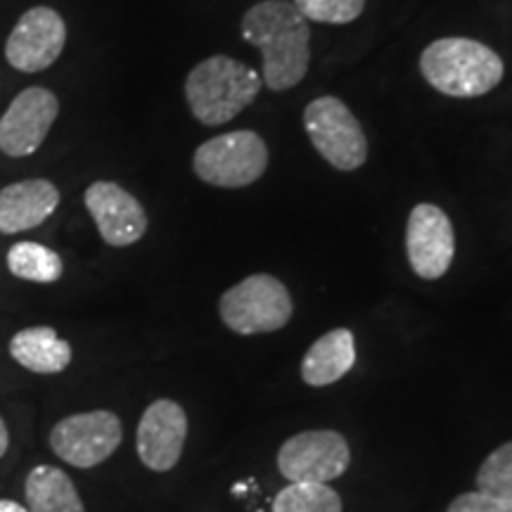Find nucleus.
Here are the masks:
<instances>
[{
	"mask_svg": "<svg viewBox=\"0 0 512 512\" xmlns=\"http://www.w3.org/2000/svg\"><path fill=\"white\" fill-rule=\"evenodd\" d=\"M185 439H188V415L181 403L171 399L152 401L138 422V458L152 472L174 470L183 456Z\"/></svg>",
	"mask_w": 512,
	"mask_h": 512,
	"instance_id": "f8f14e48",
	"label": "nucleus"
},
{
	"mask_svg": "<svg viewBox=\"0 0 512 512\" xmlns=\"http://www.w3.org/2000/svg\"><path fill=\"white\" fill-rule=\"evenodd\" d=\"M273 512H342V498L328 484L290 482L275 496Z\"/></svg>",
	"mask_w": 512,
	"mask_h": 512,
	"instance_id": "6ab92c4d",
	"label": "nucleus"
},
{
	"mask_svg": "<svg viewBox=\"0 0 512 512\" xmlns=\"http://www.w3.org/2000/svg\"><path fill=\"white\" fill-rule=\"evenodd\" d=\"M304 128L318 155L337 171H356L366 164V131L354 112L335 95H323L306 107Z\"/></svg>",
	"mask_w": 512,
	"mask_h": 512,
	"instance_id": "423d86ee",
	"label": "nucleus"
},
{
	"mask_svg": "<svg viewBox=\"0 0 512 512\" xmlns=\"http://www.w3.org/2000/svg\"><path fill=\"white\" fill-rule=\"evenodd\" d=\"M294 311L292 297L278 278L256 273L223 292L221 320L238 335H266L285 328Z\"/></svg>",
	"mask_w": 512,
	"mask_h": 512,
	"instance_id": "20e7f679",
	"label": "nucleus"
},
{
	"mask_svg": "<svg viewBox=\"0 0 512 512\" xmlns=\"http://www.w3.org/2000/svg\"><path fill=\"white\" fill-rule=\"evenodd\" d=\"M100 238L110 247H131L147 233V214L131 192L112 181H95L83 195Z\"/></svg>",
	"mask_w": 512,
	"mask_h": 512,
	"instance_id": "ddd939ff",
	"label": "nucleus"
},
{
	"mask_svg": "<svg viewBox=\"0 0 512 512\" xmlns=\"http://www.w3.org/2000/svg\"><path fill=\"white\" fill-rule=\"evenodd\" d=\"M29 512H86L72 477L60 467L38 465L24 482Z\"/></svg>",
	"mask_w": 512,
	"mask_h": 512,
	"instance_id": "f3484780",
	"label": "nucleus"
},
{
	"mask_svg": "<svg viewBox=\"0 0 512 512\" xmlns=\"http://www.w3.org/2000/svg\"><path fill=\"white\" fill-rule=\"evenodd\" d=\"M356 363L354 332L337 328L313 342L302 361V380L309 387H328L342 380Z\"/></svg>",
	"mask_w": 512,
	"mask_h": 512,
	"instance_id": "dca6fc26",
	"label": "nucleus"
},
{
	"mask_svg": "<svg viewBox=\"0 0 512 512\" xmlns=\"http://www.w3.org/2000/svg\"><path fill=\"white\" fill-rule=\"evenodd\" d=\"M10 448V432H8V425H5V420L0 418V458L8 453Z\"/></svg>",
	"mask_w": 512,
	"mask_h": 512,
	"instance_id": "5701e85b",
	"label": "nucleus"
},
{
	"mask_svg": "<svg viewBox=\"0 0 512 512\" xmlns=\"http://www.w3.org/2000/svg\"><path fill=\"white\" fill-rule=\"evenodd\" d=\"M242 36L261 50V81L275 93L302 83L311 62V29L302 12L287 0L256 3L242 17Z\"/></svg>",
	"mask_w": 512,
	"mask_h": 512,
	"instance_id": "f257e3e1",
	"label": "nucleus"
},
{
	"mask_svg": "<svg viewBox=\"0 0 512 512\" xmlns=\"http://www.w3.org/2000/svg\"><path fill=\"white\" fill-rule=\"evenodd\" d=\"M192 169L214 188H247L268 169V147L254 131L223 133L197 147Z\"/></svg>",
	"mask_w": 512,
	"mask_h": 512,
	"instance_id": "39448f33",
	"label": "nucleus"
},
{
	"mask_svg": "<svg viewBox=\"0 0 512 512\" xmlns=\"http://www.w3.org/2000/svg\"><path fill=\"white\" fill-rule=\"evenodd\" d=\"M446 512H512V498L484 494V491H467L448 505Z\"/></svg>",
	"mask_w": 512,
	"mask_h": 512,
	"instance_id": "4be33fe9",
	"label": "nucleus"
},
{
	"mask_svg": "<svg viewBox=\"0 0 512 512\" xmlns=\"http://www.w3.org/2000/svg\"><path fill=\"white\" fill-rule=\"evenodd\" d=\"M67 43V24L62 15L38 5L17 19L5 43V60L22 74H38L53 67Z\"/></svg>",
	"mask_w": 512,
	"mask_h": 512,
	"instance_id": "1a4fd4ad",
	"label": "nucleus"
},
{
	"mask_svg": "<svg viewBox=\"0 0 512 512\" xmlns=\"http://www.w3.org/2000/svg\"><path fill=\"white\" fill-rule=\"evenodd\" d=\"M406 252L415 275L439 280L456 256V233L446 211L437 204H418L408 216Z\"/></svg>",
	"mask_w": 512,
	"mask_h": 512,
	"instance_id": "9b49d317",
	"label": "nucleus"
},
{
	"mask_svg": "<svg viewBox=\"0 0 512 512\" xmlns=\"http://www.w3.org/2000/svg\"><path fill=\"white\" fill-rule=\"evenodd\" d=\"M8 268L19 280L38 285H53L62 278L60 254L38 242H17L8 252Z\"/></svg>",
	"mask_w": 512,
	"mask_h": 512,
	"instance_id": "a211bd4d",
	"label": "nucleus"
},
{
	"mask_svg": "<svg viewBox=\"0 0 512 512\" xmlns=\"http://www.w3.org/2000/svg\"><path fill=\"white\" fill-rule=\"evenodd\" d=\"M60 114V100L43 86L24 88L0 117V152L8 157L34 155Z\"/></svg>",
	"mask_w": 512,
	"mask_h": 512,
	"instance_id": "9d476101",
	"label": "nucleus"
},
{
	"mask_svg": "<svg viewBox=\"0 0 512 512\" xmlns=\"http://www.w3.org/2000/svg\"><path fill=\"white\" fill-rule=\"evenodd\" d=\"M60 207V190L48 178H27L0 188V233L17 235L46 223Z\"/></svg>",
	"mask_w": 512,
	"mask_h": 512,
	"instance_id": "4468645a",
	"label": "nucleus"
},
{
	"mask_svg": "<svg viewBox=\"0 0 512 512\" xmlns=\"http://www.w3.org/2000/svg\"><path fill=\"white\" fill-rule=\"evenodd\" d=\"M121 439H124V427L119 415L112 411L67 415L50 430V448L55 456L79 470H91L105 463L114 456Z\"/></svg>",
	"mask_w": 512,
	"mask_h": 512,
	"instance_id": "0eeeda50",
	"label": "nucleus"
},
{
	"mask_svg": "<svg viewBox=\"0 0 512 512\" xmlns=\"http://www.w3.org/2000/svg\"><path fill=\"white\" fill-rule=\"evenodd\" d=\"M351 463L347 439L332 430L294 434L280 446L278 470L287 482L328 484L342 477Z\"/></svg>",
	"mask_w": 512,
	"mask_h": 512,
	"instance_id": "6e6552de",
	"label": "nucleus"
},
{
	"mask_svg": "<svg viewBox=\"0 0 512 512\" xmlns=\"http://www.w3.org/2000/svg\"><path fill=\"white\" fill-rule=\"evenodd\" d=\"M420 72L434 91L448 98H479L503 81L501 55L475 38H439L422 50Z\"/></svg>",
	"mask_w": 512,
	"mask_h": 512,
	"instance_id": "f03ea898",
	"label": "nucleus"
},
{
	"mask_svg": "<svg viewBox=\"0 0 512 512\" xmlns=\"http://www.w3.org/2000/svg\"><path fill=\"white\" fill-rule=\"evenodd\" d=\"M10 356L19 366L36 375H57L72 363V344L62 339L48 325H34V328L19 330L10 339Z\"/></svg>",
	"mask_w": 512,
	"mask_h": 512,
	"instance_id": "2eb2a0df",
	"label": "nucleus"
},
{
	"mask_svg": "<svg viewBox=\"0 0 512 512\" xmlns=\"http://www.w3.org/2000/svg\"><path fill=\"white\" fill-rule=\"evenodd\" d=\"M261 74L228 55H211L185 79V100L204 126H223L252 105L261 91Z\"/></svg>",
	"mask_w": 512,
	"mask_h": 512,
	"instance_id": "7ed1b4c3",
	"label": "nucleus"
},
{
	"mask_svg": "<svg viewBox=\"0 0 512 512\" xmlns=\"http://www.w3.org/2000/svg\"><path fill=\"white\" fill-rule=\"evenodd\" d=\"M0 512H29V508L19 505L17 501H10V498H0Z\"/></svg>",
	"mask_w": 512,
	"mask_h": 512,
	"instance_id": "b1692460",
	"label": "nucleus"
},
{
	"mask_svg": "<svg viewBox=\"0 0 512 512\" xmlns=\"http://www.w3.org/2000/svg\"><path fill=\"white\" fill-rule=\"evenodd\" d=\"M477 491L512 498V441L498 446L477 470Z\"/></svg>",
	"mask_w": 512,
	"mask_h": 512,
	"instance_id": "aec40b11",
	"label": "nucleus"
},
{
	"mask_svg": "<svg viewBox=\"0 0 512 512\" xmlns=\"http://www.w3.org/2000/svg\"><path fill=\"white\" fill-rule=\"evenodd\" d=\"M306 22L349 24L366 10V0H292Z\"/></svg>",
	"mask_w": 512,
	"mask_h": 512,
	"instance_id": "412c9836",
	"label": "nucleus"
}]
</instances>
